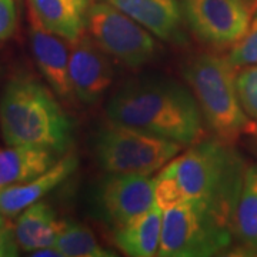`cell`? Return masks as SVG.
Wrapping results in <instances>:
<instances>
[{
    "label": "cell",
    "mask_w": 257,
    "mask_h": 257,
    "mask_svg": "<svg viewBox=\"0 0 257 257\" xmlns=\"http://www.w3.org/2000/svg\"><path fill=\"white\" fill-rule=\"evenodd\" d=\"M0 133L8 146L50 149L64 156L74 140L73 120L59 97L26 70L13 73L0 94Z\"/></svg>",
    "instance_id": "2"
},
{
    "label": "cell",
    "mask_w": 257,
    "mask_h": 257,
    "mask_svg": "<svg viewBox=\"0 0 257 257\" xmlns=\"http://www.w3.org/2000/svg\"><path fill=\"white\" fill-rule=\"evenodd\" d=\"M121 10L160 40L182 46L187 43L180 0H103Z\"/></svg>",
    "instance_id": "12"
},
{
    "label": "cell",
    "mask_w": 257,
    "mask_h": 257,
    "mask_svg": "<svg viewBox=\"0 0 257 257\" xmlns=\"http://www.w3.org/2000/svg\"><path fill=\"white\" fill-rule=\"evenodd\" d=\"M189 30L211 47L234 46L251 22L248 0H180Z\"/></svg>",
    "instance_id": "8"
},
{
    "label": "cell",
    "mask_w": 257,
    "mask_h": 257,
    "mask_svg": "<svg viewBox=\"0 0 257 257\" xmlns=\"http://www.w3.org/2000/svg\"><path fill=\"white\" fill-rule=\"evenodd\" d=\"M56 247L63 257H113L114 253L104 248L86 224L64 220L63 229L56 237Z\"/></svg>",
    "instance_id": "19"
},
{
    "label": "cell",
    "mask_w": 257,
    "mask_h": 257,
    "mask_svg": "<svg viewBox=\"0 0 257 257\" xmlns=\"http://www.w3.org/2000/svg\"><path fill=\"white\" fill-rule=\"evenodd\" d=\"M18 23L16 0H0V43L15 36Z\"/></svg>",
    "instance_id": "23"
},
{
    "label": "cell",
    "mask_w": 257,
    "mask_h": 257,
    "mask_svg": "<svg viewBox=\"0 0 257 257\" xmlns=\"http://www.w3.org/2000/svg\"><path fill=\"white\" fill-rule=\"evenodd\" d=\"M227 59L236 69L257 64V9L251 18L247 32L233 46Z\"/></svg>",
    "instance_id": "22"
},
{
    "label": "cell",
    "mask_w": 257,
    "mask_h": 257,
    "mask_svg": "<svg viewBox=\"0 0 257 257\" xmlns=\"http://www.w3.org/2000/svg\"><path fill=\"white\" fill-rule=\"evenodd\" d=\"M162 224L163 210L155 204L126 226L114 230V244L127 256H157L162 239Z\"/></svg>",
    "instance_id": "17"
},
{
    "label": "cell",
    "mask_w": 257,
    "mask_h": 257,
    "mask_svg": "<svg viewBox=\"0 0 257 257\" xmlns=\"http://www.w3.org/2000/svg\"><path fill=\"white\" fill-rule=\"evenodd\" d=\"M19 246L15 240L13 226L8 217L0 213V257L18 256Z\"/></svg>",
    "instance_id": "24"
},
{
    "label": "cell",
    "mask_w": 257,
    "mask_h": 257,
    "mask_svg": "<svg viewBox=\"0 0 257 257\" xmlns=\"http://www.w3.org/2000/svg\"><path fill=\"white\" fill-rule=\"evenodd\" d=\"M97 219L117 230L155 206V179L150 176L107 173L93 194Z\"/></svg>",
    "instance_id": "9"
},
{
    "label": "cell",
    "mask_w": 257,
    "mask_h": 257,
    "mask_svg": "<svg viewBox=\"0 0 257 257\" xmlns=\"http://www.w3.org/2000/svg\"><path fill=\"white\" fill-rule=\"evenodd\" d=\"M79 159L74 153H66L56 165L45 173L28 182L9 186L0 190V213L8 219H16L23 210L40 202L46 194L53 192L57 186L66 182L77 170Z\"/></svg>",
    "instance_id": "13"
},
{
    "label": "cell",
    "mask_w": 257,
    "mask_h": 257,
    "mask_svg": "<svg viewBox=\"0 0 257 257\" xmlns=\"http://www.w3.org/2000/svg\"><path fill=\"white\" fill-rule=\"evenodd\" d=\"M183 145L107 119L96 128L92 150L107 173L150 176L175 159Z\"/></svg>",
    "instance_id": "5"
},
{
    "label": "cell",
    "mask_w": 257,
    "mask_h": 257,
    "mask_svg": "<svg viewBox=\"0 0 257 257\" xmlns=\"http://www.w3.org/2000/svg\"><path fill=\"white\" fill-rule=\"evenodd\" d=\"M60 155L50 149L30 146H9L0 149V190L28 182L45 173Z\"/></svg>",
    "instance_id": "16"
},
{
    "label": "cell",
    "mask_w": 257,
    "mask_h": 257,
    "mask_svg": "<svg viewBox=\"0 0 257 257\" xmlns=\"http://www.w3.org/2000/svg\"><path fill=\"white\" fill-rule=\"evenodd\" d=\"M29 18L69 43L87 30L92 0H26Z\"/></svg>",
    "instance_id": "14"
},
{
    "label": "cell",
    "mask_w": 257,
    "mask_h": 257,
    "mask_svg": "<svg viewBox=\"0 0 257 257\" xmlns=\"http://www.w3.org/2000/svg\"><path fill=\"white\" fill-rule=\"evenodd\" d=\"M170 163L186 197L207 207L231 229L246 173L244 162L231 143L199 140Z\"/></svg>",
    "instance_id": "3"
},
{
    "label": "cell",
    "mask_w": 257,
    "mask_h": 257,
    "mask_svg": "<svg viewBox=\"0 0 257 257\" xmlns=\"http://www.w3.org/2000/svg\"><path fill=\"white\" fill-rule=\"evenodd\" d=\"M183 77L194 94L203 119L217 139L233 143L240 136L256 135L257 123L246 114L236 90V67L214 53L193 56Z\"/></svg>",
    "instance_id": "4"
},
{
    "label": "cell",
    "mask_w": 257,
    "mask_h": 257,
    "mask_svg": "<svg viewBox=\"0 0 257 257\" xmlns=\"http://www.w3.org/2000/svg\"><path fill=\"white\" fill-rule=\"evenodd\" d=\"M69 73L76 100L87 106L100 101L114 79L110 56L84 35L72 43Z\"/></svg>",
    "instance_id": "10"
},
{
    "label": "cell",
    "mask_w": 257,
    "mask_h": 257,
    "mask_svg": "<svg viewBox=\"0 0 257 257\" xmlns=\"http://www.w3.org/2000/svg\"><path fill=\"white\" fill-rule=\"evenodd\" d=\"M87 32L111 59L130 69L152 63L160 55V45L147 29L103 0L90 8Z\"/></svg>",
    "instance_id": "7"
},
{
    "label": "cell",
    "mask_w": 257,
    "mask_h": 257,
    "mask_svg": "<svg viewBox=\"0 0 257 257\" xmlns=\"http://www.w3.org/2000/svg\"><path fill=\"white\" fill-rule=\"evenodd\" d=\"M106 116L183 146L197 143L204 133L202 110L190 87L162 74L123 83L107 100Z\"/></svg>",
    "instance_id": "1"
},
{
    "label": "cell",
    "mask_w": 257,
    "mask_h": 257,
    "mask_svg": "<svg viewBox=\"0 0 257 257\" xmlns=\"http://www.w3.org/2000/svg\"><path fill=\"white\" fill-rule=\"evenodd\" d=\"M63 226L64 220L59 219L55 209L49 203L40 200L16 217L13 233L19 248L32 253L53 246Z\"/></svg>",
    "instance_id": "15"
},
{
    "label": "cell",
    "mask_w": 257,
    "mask_h": 257,
    "mask_svg": "<svg viewBox=\"0 0 257 257\" xmlns=\"http://www.w3.org/2000/svg\"><path fill=\"white\" fill-rule=\"evenodd\" d=\"M233 243L247 256H257V166L246 167L244 180L233 216Z\"/></svg>",
    "instance_id": "18"
},
{
    "label": "cell",
    "mask_w": 257,
    "mask_h": 257,
    "mask_svg": "<svg viewBox=\"0 0 257 257\" xmlns=\"http://www.w3.org/2000/svg\"><path fill=\"white\" fill-rule=\"evenodd\" d=\"M233 233L207 207L196 200H186L163 211L162 257H210L229 250Z\"/></svg>",
    "instance_id": "6"
},
{
    "label": "cell",
    "mask_w": 257,
    "mask_h": 257,
    "mask_svg": "<svg viewBox=\"0 0 257 257\" xmlns=\"http://www.w3.org/2000/svg\"><path fill=\"white\" fill-rule=\"evenodd\" d=\"M29 23L30 49L39 72L60 100L72 103L76 97L69 73V42L47 32L35 19L29 18Z\"/></svg>",
    "instance_id": "11"
},
{
    "label": "cell",
    "mask_w": 257,
    "mask_h": 257,
    "mask_svg": "<svg viewBox=\"0 0 257 257\" xmlns=\"http://www.w3.org/2000/svg\"><path fill=\"white\" fill-rule=\"evenodd\" d=\"M236 90L246 114L257 123V64L246 66L236 74Z\"/></svg>",
    "instance_id": "21"
},
{
    "label": "cell",
    "mask_w": 257,
    "mask_h": 257,
    "mask_svg": "<svg viewBox=\"0 0 257 257\" xmlns=\"http://www.w3.org/2000/svg\"><path fill=\"white\" fill-rule=\"evenodd\" d=\"M187 200L186 193L179 183L172 163L162 169L155 179V204L162 210H169Z\"/></svg>",
    "instance_id": "20"
}]
</instances>
